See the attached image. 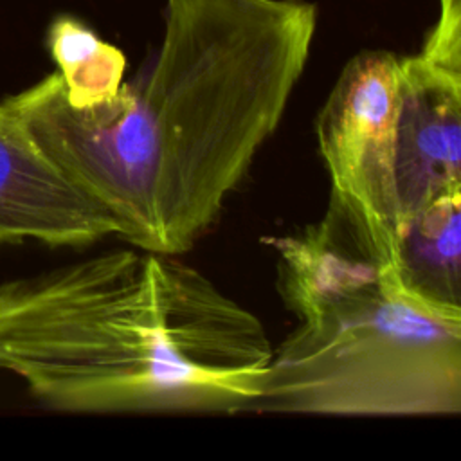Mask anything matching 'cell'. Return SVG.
I'll return each mask as SVG.
<instances>
[{
  "mask_svg": "<svg viewBox=\"0 0 461 461\" xmlns=\"http://www.w3.org/2000/svg\"><path fill=\"white\" fill-rule=\"evenodd\" d=\"M47 49L70 106L94 108L117 95L124 81L126 56L85 22L70 14L56 16L47 29Z\"/></svg>",
  "mask_w": 461,
  "mask_h": 461,
  "instance_id": "ba28073f",
  "label": "cell"
},
{
  "mask_svg": "<svg viewBox=\"0 0 461 461\" xmlns=\"http://www.w3.org/2000/svg\"><path fill=\"white\" fill-rule=\"evenodd\" d=\"M112 234V214L50 162L0 101V245L85 247Z\"/></svg>",
  "mask_w": 461,
  "mask_h": 461,
  "instance_id": "8992f818",
  "label": "cell"
},
{
  "mask_svg": "<svg viewBox=\"0 0 461 461\" xmlns=\"http://www.w3.org/2000/svg\"><path fill=\"white\" fill-rule=\"evenodd\" d=\"M398 268L414 290L461 306V193L441 196L403 220Z\"/></svg>",
  "mask_w": 461,
  "mask_h": 461,
  "instance_id": "52a82bcc",
  "label": "cell"
},
{
  "mask_svg": "<svg viewBox=\"0 0 461 461\" xmlns=\"http://www.w3.org/2000/svg\"><path fill=\"white\" fill-rule=\"evenodd\" d=\"M416 54L400 58L396 187L402 223L461 193V0H438ZM402 229V227H400Z\"/></svg>",
  "mask_w": 461,
  "mask_h": 461,
  "instance_id": "5b68a950",
  "label": "cell"
},
{
  "mask_svg": "<svg viewBox=\"0 0 461 461\" xmlns=\"http://www.w3.org/2000/svg\"><path fill=\"white\" fill-rule=\"evenodd\" d=\"M400 58L362 50L340 70L315 121L330 200L358 221L398 263L402 227L396 187Z\"/></svg>",
  "mask_w": 461,
  "mask_h": 461,
  "instance_id": "277c9868",
  "label": "cell"
},
{
  "mask_svg": "<svg viewBox=\"0 0 461 461\" xmlns=\"http://www.w3.org/2000/svg\"><path fill=\"white\" fill-rule=\"evenodd\" d=\"M317 18L308 0H166L153 61L112 101L70 106L56 70L4 104L117 236L182 256L277 130Z\"/></svg>",
  "mask_w": 461,
  "mask_h": 461,
  "instance_id": "6da1fadb",
  "label": "cell"
},
{
  "mask_svg": "<svg viewBox=\"0 0 461 461\" xmlns=\"http://www.w3.org/2000/svg\"><path fill=\"white\" fill-rule=\"evenodd\" d=\"M274 346L180 256L115 249L0 285V371L74 414L252 412Z\"/></svg>",
  "mask_w": 461,
  "mask_h": 461,
  "instance_id": "7a4b0ae2",
  "label": "cell"
},
{
  "mask_svg": "<svg viewBox=\"0 0 461 461\" xmlns=\"http://www.w3.org/2000/svg\"><path fill=\"white\" fill-rule=\"evenodd\" d=\"M270 243L297 326L274 348L252 412H461V306L414 290L331 200L319 221Z\"/></svg>",
  "mask_w": 461,
  "mask_h": 461,
  "instance_id": "3957f363",
  "label": "cell"
}]
</instances>
